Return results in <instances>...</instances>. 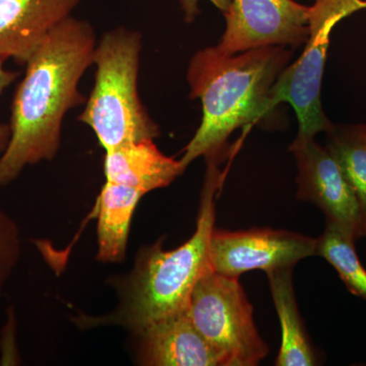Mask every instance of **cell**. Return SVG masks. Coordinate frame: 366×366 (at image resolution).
<instances>
[{
  "label": "cell",
  "instance_id": "e0dca14e",
  "mask_svg": "<svg viewBox=\"0 0 366 366\" xmlns=\"http://www.w3.org/2000/svg\"><path fill=\"white\" fill-rule=\"evenodd\" d=\"M21 240L18 225L0 207V296L20 261Z\"/></svg>",
  "mask_w": 366,
  "mask_h": 366
},
{
  "label": "cell",
  "instance_id": "6da1fadb",
  "mask_svg": "<svg viewBox=\"0 0 366 366\" xmlns=\"http://www.w3.org/2000/svg\"><path fill=\"white\" fill-rule=\"evenodd\" d=\"M96 45L93 26L71 16L26 62L11 103V139L0 155V187L11 184L28 166L57 155L67 112L86 103L79 85L93 66Z\"/></svg>",
  "mask_w": 366,
  "mask_h": 366
},
{
  "label": "cell",
  "instance_id": "8fae6325",
  "mask_svg": "<svg viewBox=\"0 0 366 366\" xmlns=\"http://www.w3.org/2000/svg\"><path fill=\"white\" fill-rule=\"evenodd\" d=\"M81 0H0V57L26 64Z\"/></svg>",
  "mask_w": 366,
  "mask_h": 366
},
{
  "label": "cell",
  "instance_id": "30bf717a",
  "mask_svg": "<svg viewBox=\"0 0 366 366\" xmlns=\"http://www.w3.org/2000/svg\"><path fill=\"white\" fill-rule=\"evenodd\" d=\"M139 362L149 366H226L225 360L192 324L187 310L134 333Z\"/></svg>",
  "mask_w": 366,
  "mask_h": 366
},
{
  "label": "cell",
  "instance_id": "d6986e66",
  "mask_svg": "<svg viewBox=\"0 0 366 366\" xmlns=\"http://www.w3.org/2000/svg\"><path fill=\"white\" fill-rule=\"evenodd\" d=\"M199 1L201 0H179L180 6L184 14V21L187 23H192L199 14ZM221 11L225 14L230 6L231 0H209Z\"/></svg>",
  "mask_w": 366,
  "mask_h": 366
},
{
  "label": "cell",
  "instance_id": "5bb4252c",
  "mask_svg": "<svg viewBox=\"0 0 366 366\" xmlns=\"http://www.w3.org/2000/svg\"><path fill=\"white\" fill-rule=\"evenodd\" d=\"M144 194L139 190L106 182L99 194L97 259L103 262L124 261L132 215Z\"/></svg>",
  "mask_w": 366,
  "mask_h": 366
},
{
  "label": "cell",
  "instance_id": "8992f818",
  "mask_svg": "<svg viewBox=\"0 0 366 366\" xmlns=\"http://www.w3.org/2000/svg\"><path fill=\"white\" fill-rule=\"evenodd\" d=\"M366 7L362 0H315L310 6V37L300 59L282 71L271 90L272 104L289 103L297 115L302 136L315 137L329 132L333 122L320 101L322 76L330 37L334 26L346 16Z\"/></svg>",
  "mask_w": 366,
  "mask_h": 366
},
{
  "label": "cell",
  "instance_id": "52a82bcc",
  "mask_svg": "<svg viewBox=\"0 0 366 366\" xmlns=\"http://www.w3.org/2000/svg\"><path fill=\"white\" fill-rule=\"evenodd\" d=\"M288 150L297 165V199L322 209L326 227L338 230L354 242L360 239V204L333 154L315 137L300 134Z\"/></svg>",
  "mask_w": 366,
  "mask_h": 366
},
{
  "label": "cell",
  "instance_id": "7c38bea8",
  "mask_svg": "<svg viewBox=\"0 0 366 366\" xmlns=\"http://www.w3.org/2000/svg\"><path fill=\"white\" fill-rule=\"evenodd\" d=\"M185 170L180 160L164 155L154 139L105 152L106 182L127 185L144 194L168 187Z\"/></svg>",
  "mask_w": 366,
  "mask_h": 366
},
{
  "label": "cell",
  "instance_id": "2e32d148",
  "mask_svg": "<svg viewBox=\"0 0 366 366\" xmlns=\"http://www.w3.org/2000/svg\"><path fill=\"white\" fill-rule=\"evenodd\" d=\"M315 255L324 257L332 264L353 295L366 300V269L356 254L353 239L338 230L326 227L317 238Z\"/></svg>",
  "mask_w": 366,
  "mask_h": 366
},
{
  "label": "cell",
  "instance_id": "ba28073f",
  "mask_svg": "<svg viewBox=\"0 0 366 366\" xmlns=\"http://www.w3.org/2000/svg\"><path fill=\"white\" fill-rule=\"evenodd\" d=\"M310 13L295 0H231L216 48L235 55L266 46L300 47L310 37Z\"/></svg>",
  "mask_w": 366,
  "mask_h": 366
},
{
  "label": "cell",
  "instance_id": "7a4b0ae2",
  "mask_svg": "<svg viewBox=\"0 0 366 366\" xmlns=\"http://www.w3.org/2000/svg\"><path fill=\"white\" fill-rule=\"evenodd\" d=\"M286 46H266L226 55L216 46L194 53L187 67L190 97L202 103V122L184 148L187 169L199 157L223 160L228 139L238 129L259 125L269 129L277 117L271 90L292 59Z\"/></svg>",
  "mask_w": 366,
  "mask_h": 366
},
{
  "label": "cell",
  "instance_id": "4fadbf2b",
  "mask_svg": "<svg viewBox=\"0 0 366 366\" xmlns=\"http://www.w3.org/2000/svg\"><path fill=\"white\" fill-rule=\"evenodd\" d=\"M293 268L284 267L266 272L274 308L280 320L281 348L276 358L277 366H312L319 365L305 324L293 287Z\"/></svg>",
  "mask_w": 366,
  "mask_h": 366
},
{
  "label": "cell",
  "instance_id": "277c9868",
  "mask_svg": "<svg viewBox=\"0 0 366 366\" xmlns=\"http://www.w3.org/2000/svg\"><path fill=\"white\" fill-rule=\"evenodd\" d=\"M142 47L141 34L124 26L105 33L96 45L95 83L79 120L105 152L160 136L139 95Z\"/></svg>",
  "mask_w": 366,
  "mask_h": 366
},
{
  "label": "cell",
  "instance_id": "5b68a950",
  "mask_svg": "<svg viewBox=\"0 0 366 366\" xmlns=\"http://www.w3.org/2000/svg\"><path fill=\"white\" fill-rule=\"evenodd\" d=\"M238 279L209 272L194 286L187 312L226 366H255L269 349L255 327L254 307Z\"/></svg>",
  "mask_w": 366,
  "mask_h": 366
},
{
  "label": "cell",
  "instance_id": "9a60e30c",
  "mask_svg": "<svg viewBox=\"0 0 366 366\" xmlns=\"http://www.w3.org/2000/svg\"><path fill=\"white\" fill-rule=\"evenodd\" d=\"M327 148L352 185L360 209V238L366 237V124H333Z\"/></svg>",
  "mask_w": 366,
  "mask_h": 366
},
{
  "label": "cell",
  "instance_id": "9c48e42d",
  "mask_svg": "<svg viewBox=\"0 0 366 366\" xmlns=\"http://www.w3.org/2000/svg\"><path fill=\"white\" fill-rule=\"evenodd\" d=\"M317 239L292 231L254 228L243 231L214 229L209 242L213 271L239 278L252 269L295 267L315 255Z\"/></svg>",
  "mask_w": 366,
  "mask_h": 366
},
{
  "label": "cell",
  "instance_id": "ac0fdd59",
  "mask_svg": "<svg viewBox=\"0 0 366 366\" xmlns=\"http://www.w3.org/2000/svg\"><path fill=\"white\" fill-rule=\"evenodd\" d=\"M6 60L0 57V96L6 88L18 78L19 72L9 71L4 67ZM11 125L0 122V155L6 151L11 139Z\"/></svg>",
  "mask_w": 366,
  "mask_h": 366
},
{
  "label": "cell",
  "instance_id": "3957f363",
  "mask_svg": "<svg viewBox=\"0 0 366 366\" xmlns=\"http://www.w3.org/2000/svg\"><path fill=\"white\" fill-rule=\"evenodd\" d=\"M197 228L177 249L165 250L163 240L147 247L119 288V303L100 317L79 315V327L118 326L132 333L189 307L197 281L213 271L209 242L215 229V197L223 182L220 161L207 160Z\"/></svg>",
  "mask_w": 366,
  "mask_h": 366
}]
</instances>
